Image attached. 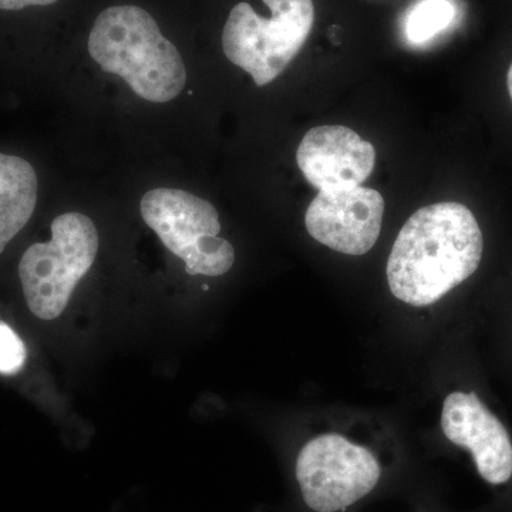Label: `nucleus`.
<instances>
[{"label": "nucleus", "mask_w": 512, "mask_h": 512, "mask_svg": "<svg viewBox=\"0 0 512 512\" xmlns=\"http://www.w3.org/2000/svg\"><path fill=\"white\" fill-rule=\"evenodd\" d=\"M483 249V232L466 205L420 208L394 241L387 261L390 291L416 308L433 305L477 271Z\"/></svg>", "instance_id": "f257e3e1"}, {"label": "nucleus", "mask_w": 512, "mask_h": 512, "mask_svg": "<svg viewBox=\"0 0 512 512\" xmlns=\"http://www.w3.org/2000/svg\"><path fill=\"white\" fill-rule=\"evenodd\" d=\"M89 53L101 70L121 77L138 97L153 103L175 99L187 82L177 47L138 6L103 10L90 32Z\"/></svg>", "instance_id": "f03ea898"}, {"label": "nucleus", "mask_w": 512, "mask_h": 512, "mask_svg": "<svg viewBox=\"0 0 512 512\" xmlns=\"http://www.w3.org/2000/svg\"><path fill=\"white\" fill-rule=\"evenodd\" d=\"M271 18H264L247 2L229 13L222 33V49L229 62L251 74L256 86L274 82L311 35L315 22L312 0H264Z\"/></svg>", "instance_id": "7ed1b4c3"}, {"label": "nucleus", "mask_w": 512, "mask_h": 512, "mask_svg": "<svg viewBox=\"0 0 512 512\" xmlns=\"http://www.w3.org/2000/svg\"><path fill=\"white\" fill-rule=\"evenodd\" d=\"M99 251V232L86 215L69 212L52 224V238L22 256L19 276L30 311L39 319L59 318L76 285Z\"/></svg>", "instance_id": "20e7f679"}, {"label": "nucleus", "mask_w": 512, "mask_h": 512, "mask_svg": "<svg viewBox=\"0 0 512 512\" xmlns=\"http://www.w3.org/2000/svg\"><path fill=\"white\" fill-rule=\"evenodd\" d=\"M141 217L168 251L185 262L188 275L221 276L235 262L234 247L220 238L218 211L211 202L174 188L148 191Z\"/></svg>", "instance_id": "39448f33"}, {"label": "nucleus", "mask_w": 512, "mask_h": 512, "mask_svg": "<svg viewBox=\"0 0 512 512\" xmlns=\"http://www.w3.org/2000/svg\"><path fill=\"white\" fill-rule=\"evenodd\" d=\"M295 478L312 512H345L376 490L382 466L372 450L339 434H322L299 451Z\"/></svg>", "instance_id": "423d86ee"}, {"label": "nucleus", "mask_w": 512, "mask_h": 512, "mask_svg": "<svg viewBox=\"0 0 512 512\" xmlns=\"http://www.w3.org/2000/svg\"><path fill=\"white\" fill-rule=\"evenodd\" d=\"M384 200L372 188L319 191L305 215L309 235L346 255H365L382 232Z\"/></svg>", "instance_id": "0eeeda50"}, {"label": "nucleus", "mask_w": 512, "mask_h": 512, "mask_svg": "<svg viewBox=\"0 0 512 512\" xmlns=\"http://www.w3.org/2000/svg\"><path fill=\"white\" fill-rule=\"evenodd\" d=\"M444 436L473 457L478 474L491 485L512 478V441L505 429L476 393L454 392L441 410Z\"/></svg>", "instance_id": "6e6552de"}, {"label": "nucleus", "mask_w": 512, "mask_h": 512, "mask_svg": "<svg viewBox=\"0 0 512 512\" xmlns=\"http://www.w3.org/2000/svg\"><path fill=\"white\" fill-rule=\"evenodd\" d=\"M296 163L319 191L359 187L373 173L375 147L345 126H319L305 134Z\"/></svg>", "instance_id": "1a4fd4ad"}, {"label": "nucleus", "mask_w": 512, "mask_h": 512, "mask_svg": "<svg viewBox=\"0 0 512 512\" xmlns=\"http://www.w3.org/2000/svg\"><path fill=\"white\" fill-rule=\"evenodd\" d=\"M36 202L35 168L23 158L0 153V254L28 224Z\"/></svg>", "instance_id": "9d476101"}, {"label": "nucleus", "mask_w": 512, "mask_h": 512, "mask_svg": "<svg viewBox=\"0 0 512 512\" xmlns=\"http://www.w3.org/2000/svg\"><path fill=\"white\" fill-rule=\"evenodd\" d=\"M454 16L456 8L450 0H420L407 18V39L414 45L429 42L451 25Z\"/></svg>", "instance_id": "9b49d317"}, {"label": "nucleus", "mask_w": 512, "mask_h": 512, "mask_svg": "<svg viewBox=\"0 0 512 512\" xmlns=\"http://www.w3.org/2000/svg\"><path fill=\"white\" fill-rule=\"evenodd\" d=\"M26 362V348L15 330L0 322V373L16 375Z\"/></svg>", "instance_id": "f8f14e48"}, {"label": "nucleus", "mask_w": 512, "mask_h": 512, "mask_svg": "<svg viewBox=\"0 0 512 512\" xmlns=\"http://www.w3.org/2000/svg\"><path fill=\"white\" fill-rule=\"evenodd\" d=\"M56 2L59 0H0V9L20 10L29 6H49Z\"/></svg>", "instance_id": "ddd939ff"}, {"label": "nucleus", "mask_w": 512, "mask_h": 512, "mask_svg": "<svg viewBox=\"0 0 512 512\" xmlns=\"http://www.w3.org/2000/svg\"><path fill=\"white\" fill-rule=\"evenodd\" d=\"M507 86H508V92H510V96H511V100H512V64H511L510 70H508Z\"/></svg>", "instance_id": "4468645a"}]
</instances>
